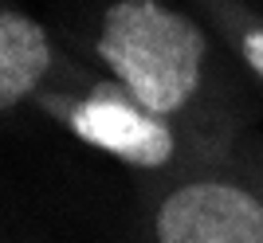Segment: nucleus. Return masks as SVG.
<instances>
[{
    "label": "nucleus",
    "instance_id": "1",
    "mask_svg": "<svg viewBox=\"0 0 263 243\" xmlns=\"http://www.w3.org/2000/svg\"><path fill=\"white\" fill-rule=\"evenodd\" d=\"M63 39L157 118L232 149L255 141L259 90H252V75L193 4L90 0L67 24Z\"/></svg>",
    "mask_w": 263,
    "mask_h": 243
},
{
    "label": "nucleus",
    "instance_id": "2",
    "mask_svg": "<svg viewBox=\"0 0 263 243\" xmlns=\"http://www.w3.org/2000/svg\"><path fill=\"white\" fill-rule=\"evenodd\" d=\"M142 243H263V145L142 177Z\"/></svg>",
    "mask_w": 263,
    "mask_h": 243
},
{
    "label": "nucleus",
    "instance_id": "5",
    "mask_svg": "<svg viewBox=\"0 0 263 243\" xmlns=\"http://www.w3.org/2000/svg\"><path fill=\"white\" fill-rule=\"evenodd\" d=\"M189 4L228 44V51L252 75L255 90H259V98H263V12L252 8L248 0H189Z\"/></svg>",
    "mask_w": 263,
    "mask_h": 243
},
{
    "label": "nucleus",
    "instance_id": "4",
    "mask_svg": "<svg viewBox=\"0 0 263 243\" xmlns=\"http://www.w3.org/2000/svg\"><path fill=\"white\" fill-rule=\"evenodd\" d=\"M106 83L99 67L79 59L67 39L35 20L20 4H4L0 12V110L16 118L32 110L40 94H87Z\"/></svg>",
    "mask_w": 263,
    "mask_h": 243
},
{
    "label": "nucleus",
    "instance_id": "3",
    "mask_svg": "<svg viewBox=\"0 0 263 243\" xmlns=\"http://www.w3.org/2000/svg\"><path fill=\"white\" fill-rule=\"evenodd\" d=\"M32 110L55 121L87 149H99V153L122 161L138 177H165V173H181V169L248 149V145L232 149V145H220L181 121L157 118L142 102H134L110 75L99 90H87V94H40Z\"/></svg>",
    "mask_w": 263,
    "mask_h": 243
}]
</instances>
